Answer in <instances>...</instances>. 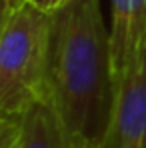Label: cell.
Here are the masks:
<instances>
[{"instance_id": "1", "label": "cell", "mask_w": 146, "mask_h": 148, "mask_svg": "<svg viewBox=\"0 0 146 148\" xmlns=\"http://www.w3.org/2000/svg\"><path fill=\"white\" fill-rule=\"evenodd\" d=\"M46 98L54 104L72 148L106 146L116 82L100 0H66L52 14Z\"/></svg>"}, {"instance_id": "4", "label": "cell", "mask_w": 146, "mask_h": 148, "mask_svg": "<svg viewBox=\"0 0 146 148\" xmlns=\"http://www.w3.org/2000/svg\"><path fill=\"white\" fill-rule=\"evenodd\" d=\"M12 148H72L64 124L46 96L22 114L20 134Z\"/></svg>"}, {"instance_id": "6", "label": "cell", "mask_w": 146, "mask_h": 148, "mask_svg": "<svg viewBox=\"0 0 146 148\" xmlns=\"http://www.w3.org/2000/svg\"><path fill=\"white\" fill-rule=\"evenodd\" d=\"M30 0H2V10H0V22L10 18L14 12H18L22 6H26Z\"/></svg>"}, {"instance_id": "3", "label": "cell", "mask_w": 146, "mask_h": 148, "mask_svg": "<svg viewBox=\"0 0 146 148\" xmlns=\"http://www.w3.org/2000/svg\"><path fill=\"white\" fill-rule=\"evenodd\" d=\"M104 148H146V40L132 52L116 86L112 126Z\"/></svg>"}, {"instance_id": "7", "label": "cell", "mask_w": 146, "mask_h": 148, "mask_svg": "<svg viewBox=\"0 0 146 148\" xmlns=\"http://www.w3.org/2000/svg\"><path fill=\"white\" fill-rule=\"evenodd\" d=\"M64 2H66V0H30V4H32V6H36L38 10L48 12V14H54L58 8H62V6H64Z\"/></svg>"}, {"instance_id": "2", "label": "cell", "mask_w": 146, "mask_h": 148, "mask_svg": "<svg viewBox=\"0 0 146 148\" xmlns=\"http://www.w3.org/2000/svg\"><path fill=\"white\" fill-rule=\"evenodd\" d=\"M52 14L30 2L0 22V116H18L46 96Z\"/></svg>"}, {"instance_id": "5", "label": "cell", "mask_w": 146, "mask_h": 148, "mask_svg": "<svg viewBox=\"0 0 146 148\" xmlns=\"http://www.w3.org/2000/svg\"><path fill=\"white\" fill-rule=\"evenodd\" d=\"M112 26H110V52L114 82L118 86L130 62V30L134 16V0H110Z\"/></svg>"}]
</instances>
